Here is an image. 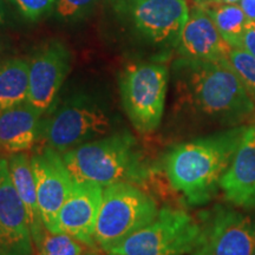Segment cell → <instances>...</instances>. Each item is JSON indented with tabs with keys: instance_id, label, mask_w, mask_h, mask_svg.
Listing matches in <instances>:
<instances>
[{
	"instance_id": "cell-1",
	"label": "cell",
	"mask_w": 255,
	"mask_h": 255,
	"mask_svg": "<svg viewBox=\"0 0 255 255\" xmlns=\"http://www.w3.org/2000/svg\"><path fill=\"white\" fill-rule=\"evenodd\" d=\"M175 90L180 104L200 119L238 127L255 110L251 92L228 60L181 57L174 63Z\"/></svg>"
},
{
	"instance_id": "cell-2",
	"label": "cell",
	"mask_w": 255,
	"mask_h": 255,
	"mask_svg": "<svg viewBox=\"0 0 255 255\" xmlns=\"http://www.w3.org/2000/svg\"><path fill=\"white\" fill-rule=\"evenodd\" d=\"M247 127L238 126L174 146L164 168L174 190L191 206H202L221 189V180L234 157Z\"/></svg>"
},
{
	"instance_id": "cell-3",
	"label": "cell",
	"mask_w": 255,
	"mask_h": 255,
	"mask_svg": "<svg viewBox=\"0 0 255 255\" xmlns=\"http://www.w3.org/2000/svg\"><path fill=\"white\" fill-rule=\"evenodd\" d=\"M72 178L103 188L117 183H142L149 169L131 133L116 131L63 152Z\"/></svg>"
},
{
	"instance_id": "cell-4",
	"label": "cell",
	"mask_w": 255,
	"mask_h": 255,
	"mask_svg": "<svg viewBox=\"0 0 255 255\" xmlns=\"http://www.w3.org/2000/svg\"><path fill=\"white\" fill-rule=\"evenodd\" d=\"M157 214L154 199L136 184L105 187L95 229L96 246L107 252L154 221Z\"/></svg>"
},
{
	"instance_id": "cell-5",
	"label": "cell",
	"mask_w": 255,
	"mask_h": 255,
	"mask_svg": "<svg viewBox=\"0 0 255 255\" xmlns=\"http://www.w3.org/2000/svg\"><path fill=\"white\" fill-rule=\"evenodd\" d=\"M201 222L189 213L164 207L154 221L107 251L109 255H184L201 237Z\"/></svg>"
},
{
	"instance_id": "cell-6",
	"label": "cell",
	"mask_w": 255,
	"mask_h": 255,
	"mask_svg": "<svg viewBox=\"0 0 255 255\" xmlns=\"http://www.w3.org/2000/svg\"><path fill=\"white\" fill-rule=\"evenodd\" d=\"M169 72L156 63H132L120 77L123 109L141 133L154 132L163 117Z\"/></svg>"
},
{
	"instance_id": "cell-7",
	"label": "cell",
	"mask_w": 255,
	"mask_h": 255,
	"mask_svg": "<svg viewBox=\"0 0 255 255\" xmlns=\"http://www.w3.org/2000/svg\"><path fill=\"white\" fill-rule=\"evenodd\" d=\"M117 121L105 108L91 101H72L41 120L40 138L58 152L116 132Z\"/></svg>"
},
{
	"instance_id": "cell-8",
	"label": "cell",
	"mask_w": 255,
	"mask_h": 255,
	"mask_svg": "<svg viewBox=\"0 0 255 255\" xmlns=\"http://www.w3.org/2000/svg\"><path fill=\"white\" fill-rule=\"evenodd\" d=\"M201 237L191 255H253L255 218L216 206L202 214Z\"/></svg>"
},
{
	"instance_id": "cell-9",
	"label": "cell",
	"mask_w": 255,
	"mask_h": 255,
	"mask_svg": "<svg viewBox=\"0 0 255 255\" xmlns=\"http://www.w3.org/2000/svg\"><path fill=\"white\" fill-rule=\"evenodd\" d=\"M41 220L50 232L57 233L59 210L68 199L73 178L63 156L49 145L31 156Z\"/></svg>"
},
{
	"instance_id": "cell-10",
	"label": "cell",
	"mask_w": 255,
	"mask_h": 255,
	"mask_svg": "<svg viewBox=\"0 0 255 255\" xmlns=\"http://www.w3.org/2000/svg\"><path fill=\"white\" fill-rule=\"evenodd\" d=\"M28 63L27 102L44 115L52 108L68 76L71 53L63 43L51 40L41 46Z\"/></svg>"
},
{
	"instance_id": "cell-11",
	"label": "cell",
	"mask_w": 255,
	"mask_h": 255,
	"mask_svg": "<svg viewBox=\"0 0 255 255\" xmlns=\"http://www.w3.org/2000/svg\"><path fill=\"white\" fill-rule=\"evenodd\" d=\"M143 36L156 44L176 41L189 17L187 0H120Z\"/></svg>"
},
{
	"instance_id": "cell-12",
	"label": "cell",
	"mask_w": 255,
	"mask_h": 255,
	"mask_svg": "<svg viewBox=\"0 0 255 255\" xmlns=\"http://www.w3.org/2000/svg\"><path fill=\"white\" fill-rule=\"evenodd\" d=\"M26 210L12 183L8 161L0 157V255H33Z\"/></svg>"
},
{
	"instance_id": "cell-13",
	"label": "cell",
	"mask_w": 255,
	"mask_h": 255,
	"mask_svg": "<svg viewBox=\"0 0 255 255\" xmlns=\"http://www.w3.org/2000/svg\"><path fill=\"white\" fill-rule=\"evenodd\" d=\"M104 188L73 178L71 190L59 210L57 233H64L89 247H96L95 229Z\"/></svg>"
},
{
	"instance_id": "cell-14",
	"label": "cell",
	"mask_w": 255,
	"mask_h": 255,
	"mask_svg": "<svg viewBox=\"0 0 255 255\" xmlns=\"http://www.w3.org/2000/svg\"><path fill=\"white\" fill-rule=\"evenodd\" d=\"M176 45L181 57L199 60H228L232 50L213 19L200 5L190 9Z\"/></svg>"
},
{
	"instance_id": "cell-15",
	"label": "cell",
	"mask_w": 255,
	"mask_h": 255,
	"mask_svg": "<svg viewBox=\"0 0 255 255\" xmlns=\"http://www.w3.org/2000/svg\"><path fill=\"white\" fill-rule=\"evenodd\" d=\"M220 188L233 205L255 210V124L245 130Z\"/></svg>"
},
{
	"instance_id": "cell-16",
	"label": "cell",
	"mask_w": 255,
	"mask_h": 255,
	"mask_svg": "<svg viewBox=\"0 0 255 255\" xmlns=\"http://www.w3.org/2000/svg\"><path fill=\"white\" fill-rule=\"evenodd\" d=\"M41 115L28 102L0 113V148L11 154L26 152L40 138Z\"/></svg>"
},
{
	"instance_id": "cell-17",
	"label": "cell",
	"mask_w": 255,
	"mask_h": 255,
	"mask_svg": "<svg viewBox=\"0 0 255 255\" xmlns=\"http://www.w3.org/2000/svg\"><path fill=\"white\" fill-rule=\"evenodd\" d=\"M8 167L12 183L26 210L32 240L34 241L39 238L41 232L46 227L41 220L39 206H38L36 181L32 170L31 156L25 152L12 154L8 159Z\"/></svg>"
},
{
	"instance_id": "cell-18",
	"label": "cell",
	"mask_w": 255,
	"mask_h": 255,
	"mask_svg": "<svg viewBox=\"0 0 255 255\" xmlns=\"http://www.w3.org/2000/svg\"><path fill=\"white\" fill-rule=\"evenodd\" d=\"M28 68L23 58H9L0 63V113L27 101Z\"/></svg>"
},
{
	"instance_id": "cell-19",
	"label": "cell",
	"mask_w": 255,
	"mask_h": 255,
	"mask_svg": "<svg viewBox=\"0 0 255 255\" xmlns=\"http://www.w3.org/2000/svg\"><path fill=\"white\" fill-rule=\"evenodd\" d=\"M199 5L210 15L220 34L227 41L228 45L242 49V38L248 18L242 11L241 6L213 1L199 2Z\"/></svg>"
},
{
	"instance_id": "cell-20",
	"label": "cell",
	"mask_w": 255,
	"mask_h": 255,
	"mask_svg": "<svg viewBox=\"0 0 255 255\" xmlns=\"http://www.w3.org/2000/svg\"><path fill=\"white\" fill-rule=\"evenodd\" d=\"M37 255H82L81 242L64 233H53L45 228L33 241Z\"/></svg>"
},
{
	"instance_id": "cell-21",
	"label": "cell",
	"mask_w": 255,
	"mask_h": 255,
	"mask_svg": "<svg viewBox=\"0 0 255 255\" xmlns=\"http://www.w3.org/2000/svg\"><path fill=\"white\" fill-rule=\"evenodd\" d=\"M228 63L251 95L255 96V57L246 50L232 47Z\"/></svg>"
},
{
	"instance_id": "cell-22",
	"label": "cell",
	"mask_w": 255,
	"mask_h": 255,
	"mask_svg": "<svg viewBox=\"0 0 255 255\" xmlns=\"http://www.w3.org/2000/svg\"><path fill=\"white\" fill-rule=\"evenodd\" d=\"M25 19L39 20L56 8L57 0H8Z\"/></svg>"
},
{
	"instance_id": "cell-23",
	"label": "cell",
	"mask_w": 255,
	"mask_h": 255,
	"mask_svg": "<svg viewBox=\"0 0 255 255\" xmlns=\"http://www.w3.org/2000/svg\"><path fill=\"white\" fill-rule=\"evenodd\" d=\"M96 0H57L56 13L62 19H72L88 9Z\"/></svg>"
},
{
	"instance_id": "cell-24",
	"label": "cell",
	"mask_w": 255,
	"mask_h": 255,
	"mask_svg": "<svg viewBox=\"0 0 255 255\" xmlns=\"http://www.w3.org/2000/svg\"><path fill=\"white\" fill-rule=\"evenodd\" d=\"M242 49L255 57V23L248 19L242 38Z\"/></svg>"
},
{
	"instance_id": "cell-25",
	"label": "cell",
	"mask_w": 255,
	"mask_h": 255,
	"mask_svg": "<svg viewBox=\"0 0 255 255\" xmlns=\"http://www.w3.org/2000/svg\"><path fill=\"white\" fill-rule=\"evenodd\" d=\"M239 5L241 6L247 18L255 23V0H241Z\"/></svg>"
},
{
	"instance_id": "cell-26",
	"label": "cell",
	"mask_w": 255,
	"mask_h": 255,
	"mask_svg": "<svg viewBox=\"0 0 255 255\" xmlns=\"http://www.w3.org/2000/svg\"><path fill=\"white\" fill-rule=\"evenodd\" d=\"M207 1L219 2V4H240L241 0H207Z\"/></svg>"
},
{
	"instance_id": "cell-27",
	"label": "cell",
	"mask_w": 255,
	"mask_h": 255,
	"mask_svg": "<svg viewBox=\"0 0 255 255\" xmlns=\"http://www.w3.org/2000/svg\"><path fill=\"white\" fill-rule=\"evenodd\" d=\"M5 19V8H4V0H0V24L4 23Z\"/></svg>"
},
{
	"instance_id": "cell-28",
	"label": "cell",
	"mask_w": 255,
	"mask_h": 255,
	"mask_svg": "<svg viewBox=\"0 0 255 255\" xmlns=\"http://www.w3.org/2000/svg\"><path fill=\"white\" fill-rule=\"evenodd\" d=\"M82 255H100L97 253H85V254H82Z\"/></svg>"
},
{
	"instance_id": "cell-29",
	"label": "cell",
	"mask_w": 255,
	"mask_h": 255,
	"mask_svg": "<svg viewBox=\"0 0 255 255\" xmlns=\"http://www.w3.org/2000/svg\"><path fill=\"white\" fill-rule=\"evenodd\" d=\"M195 1L199 4V2H205V1H207V0H195Z\"/></svg>"
},
{
	"instance_id": "cell-30",
	"label": "cell",
	"mask_w": 255,
	"mask_h": 255,
	"mask_svg": "<svg viewBox=\"0 0 255 255\" xmlns=\"http://www.w3.org/2000/svg\"><path fill=\"white\" fill-rule=\"evenodd\" d=\"M253 255H255V252H254V253H253Z\"/></svg>"
}]
</instances>
